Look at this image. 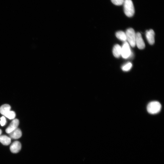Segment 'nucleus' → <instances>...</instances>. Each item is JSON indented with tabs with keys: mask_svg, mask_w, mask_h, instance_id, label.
<instances>
[{
	"mask_svg": "<svg viewBox=\"0 0 164 164\" xmlns=\"http://www.w3.org/2000/svg\"><path fill=\"white\" fill-rule=\"evenodd\" d=\"M2 133V131L1 129H0V136Z\"/></svg>",
	"mask_w": 164,
	"mask_h": 164,
	"instance_id": "obj_18",
	"label": "nucleus"
},
{
	"mask_svg": "<svg viewBox=\"0 0 164 164\" xmlns=\"http://www.w3.org/2000/svg\"><path fill=\"white\" fill-rule=\"evenodd\" d=\"M113 54L116 58H119L121 54V47L118 44H116L113 49Z\"/></svg>",
	"mask_w": 164,
	"mask_h": 164,
	"instance_id": "obj_10",
	"label": "nucleus"
},
{
	"mask_svg": "<svg viewBox=\"0 0 164 164\" xmlns=\"http://www.w3.org/2000/svg\"><path fill=\"white\" fill-rule=\"evenodd\" d=\"M21 149V143L18 141H15L11 145L10 149L11 152L16 153L19 152Z\"/></svg>",
	"mask_w": 164,
	"mask_h": 164,
	"instance_id": "obj_7",
	"label": "nucleus"
},
{
	"mask_svg": "<svg viewBox=\"0 0 164 164\" xmlns=\"http://www.w3.org/2000/svg\"><path fill=\"white\" fill-rule=\"evenodd\" d=\"M9 134L10 137L11 138L17 139L21 137L22 132L19 128H17Z\"/></svg>",
	"mask_w": 164,
	"mask_h": 164,
	"instance_id": "obj_9",
	"label": "nucleus"
},
{
	"mask_svg": "<svg viewBox=\"0 0 164 164\" xmlns=\"http://www.w3.org/2000/svg\"><path fill=\"white\" fill-rule=\"evenodd\" d=\"M125 33L128 43L132 47H134L136 45V33L134 30L132 28H129L127 30Z\"/></svg>",
	"mask_w": 164,
	"mask_h": 164,
	"instance_id": "obj_3",
	"label": "nucleus"
},
{
	"mask_svg": "<svg viewBox=\"0 0 164 164\" xmlns=\"http://www.w3.org/2000/svg\"><path fill=\"white\" fill-rule=\"evenodd\" d=\"M10 119H14L15 117V113L14 111L10 110L4 115Z\"/></svg>",
	"mask_w": 164,
	"mask_h": 164,
	"instance_id": "obj_14",
	"label": "nucleus"
},
{
	"mask_svg": "<svg viewBox=\"0 0 164 164\" xmlns=\"http://www.w3.org/2000/svg\"><path fill=\"white\" fill-rule=\"evenodd\" d=\"M11 106L8 104H5L2 105L0 107V113L4 115L5 114L10 111Z\"/></svg>",
	"mask_w": 164,
	"mask_h": 164,
	"instance_id": "obj_12",
	"label": "nucleus"
},
{
	"mask_svg": "<svg viewBox=\"0 0 164 164\" xmlns=\"http://www.w3.org/2000/svg\"><path fill=\"white\" fill-rule=\"evenodd\" d=\"M115 35L116 37L121 40L125 41L127 40L125 33L123 31H118Z\"/></svg>",
	"mask_w": 164,
	"mask_h": 164,
	"instance_id": "obj_13",
	"label": "nucleus"
},
{
	"mask_svg": "<svg viewBox=\"0 0 164 164\" xmlns=\"http://www.w3.org/2000/svg\"><path fill=\"white\" fill-rule=\"evenodd\" d=\"M130 45L128 43L125 41L121 47V54L122 57L124 59H127L132 55Z\"/></svg>",
	"mask_w": 164,
	"mask_h": 164,
	"instance_id": "obj_4",
	"label": "nucleus"
},
{
	"mask_svg": "<svg viewBox=\"0 0 164 164\" xmlns=\"http://www.w3.org/2000/svg\"><path fill=\"white\" fill-rule=\"evenodd\" d=\"M135 45L139 49H143L145 47V44L141 34L139 32L136 33Z\"/></svg>",
	"mask_w": 164,
	"mask_h": 164,
	"instance_id": "obj_5",
	"label": "nucleus"
},
{
	"mask_svg": "<svg viewBox=\"0 0 164 164\" xmlns=\"http://www.w3.org/2000/svg\"><path fill=\"white\" fill-rule=\"evenodd\" d=\"M11 138L6 135L0 136V142L3 145H8L11 142Z\"/></svg>",
	"mask_w": 164,
	"mask_h": 164,
	"instance_id": "obj_11",
	"label": "nucleus"
},
{
	"mask_svg": "<svg viewBox=\"0 0 164 164\" xmlns=\"http://www.w3.org/2000/svg\"><path fill=\"white\" fill-rule=\"evenodd\" d=\"M123 4L125 15L128 17L132 16L135 13V9L132 1L124 0Z\"/></svg>",
	"mask_w": 164,
	"mask_h": 164,
	"instance_id": "obj_1",
	"label": "nucleus"
},
{
	"mask_svg": "<svg viewBox=\"0 0 164 164\" xmlns=\"http://www.w3.org/2000/svg\"><path fill=\"white\" fill-rule=\"evenodd\" d=\"M161 108L160 103L157 101H152L148 104L147 109L148 112L150 114H155L159 112Z\"/></svg>",
	"mask_w": 164,
	"mask_h": 164,
	"instance_id": "obj_2",
	"label": "nucleus"
},
{
	"mask_svg": "<svg viewBox=\"0 0 164 164\" xmlns=\"http://www.w3.org/2000/svg\"><path fill=\"white\" fill-rule=\"evenodd\" d=\"M146 37L149 43L153 45L155 43V32L152 29L147 30L146 32Z\"/></svg>",
	"mask_w": 164,
	"mask_h": 164,
	"instance_id": "obj_8",
	"label": "nucleus"
},
{
	"mask_svg": "<svg viewBox=\"0 0 164 164\" xmlns=\"http://www.w3.org/2000/svg\"><path fill=\"white\" fill-rule=\"evenodd\" d=\"M6 121L5 117L2 116L0 118V123L2 126H4L6 124Z\"/></svg>",
	"mask_w": 164,
	"mask_h": 164,
	"instance_id": "obj_17",
	"label": "nucleus"
},
{
	"mask_svg": "<svg viewBox=\"0 0 164 164\" xmlns=\"http://www.w3.org/2000/svg\"><path fill=\"white\" fill-rule=\"evenodd\" d=\"M19 124V121L17 119L13 120L10 123L9 126L5 130L6 132L9 134L17 128Z\"/></svg>",
	"mask_w": 164,
	"mask_h": 164,
	"instance_id": "obj_6",
	"label": "nucleus"
},
{
	"mask_svg": "<svg viewBox=\"0 0 164 164\" xmlns=\"http://www.w3.org/2000/svg\"><path fill=\"white\" fill-rule=\"evenodd\" d=\"M132 67V63L130 62H128L123 66L121 68L123 71H127L130 70Z\"/></svg>",
	"mask_w": 164,
	"mask_h": 164,
	"instance_id": "obj_15",
	"label": "nucleus"
},
{
	"mask_svg": "<svg viewBox=\"0 0 164 164\" xmlns=\"http://www.w3.org/2000/svg\"><path fill=\"white\" fill-rule=\"evenodd\" d=\"M111 2L116 5H122L124 0H111Z\"/></svg>",
	"mask_w": 164,
	"mask_h": 164,
	"instance_id": "obj_16",
	"label": "nucleus"
}]
</instances>
